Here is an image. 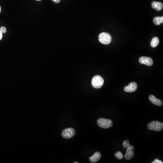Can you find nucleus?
<instances>
[{"mask_svg": "<svg viewBox=\"0 0 163 163\" xmlns=\"http://www.w3.org/2000/svg\"><path fill=\"white\" fill-rule=\"evenodd\" d=\"M150 101L154 105L158 106H161L163 105V102L161 100L158 99L153 95H150L149 97Z\"/></svg>", "mask_w": 163, "mask_h": 163, "instance_id": "nucleus-9", "label": "nucleus"}, {"mask_svg": "<svg viewBox=\"0 0 163 163\" xmlns=\"http://www.w3.org/2000/svg\"><path fill=\"white\" fill-rule=\"evenodd\" d=\"M101 158V154L99 152H96L92 156L90 157L89 160L92 163H96Z\"/></svg>", "mask_w": 163, "mask_h": 163, "instance_id": "nucleus-10", "label": "nucleus"}, {"mask_svg": "<svg viewBox=\"0 0 163 163\" xmlns=\"http://www.w3.org/2000/svg\"><path fill=\"white\" fill-rule=\"evenodd\" d=\"M139 61L140 64H145L148 66H151L153 64L152 59L148 57L142 56L139 58Z\"/></svg>", "mask_w": 163, "mask_h": 163, "instance_id": "nucleus-7", "label": "nucleus"}, {"mask_svg": "<svg viewBox=\"0 0 163 163\" xmlns=\"http://www.w3.org/2000/svg\"><path fill=\"white\" fill-rule=\"evenodd\" d=\"M98 40L103 44H108L111 42V36L107 33H102L99 35Z\"/></svg>", "mask_w": 163, "mask_h": 163, "instance_id": "nucleus-4", "label": "nucleus"}, {"mask_svg": "<svg viewBox=\"0 0 163 163\" xmlns=\"http://www.w3.org/2000/svg\"><path fill=\"white\" fill-rule=\"evenodd\" d=\"M163 22V16L161 17H159V16H157L156 17H154L153 19V23L157 25H160L161 23Z\"/></svg>", "mask_w": 163, "mask_h": 163, "instance_id": "nucleus-12", "label": "nucleus"}, {"mask_svg": "<svg viewBox=\"0 0 163 163\" xmlns=\"http://www.w3.org/2000/svg\"><path fill=\"white\" fill-rule=\"evenodd\" d=\"M148 128L150 130L160 131L163 130V123L158 121H153L148 124Z\"/></svg>", "mask_w": 163, "mask_h": 163, "instance_id": "nucleus-2", "label": "nucleus"}, {"mask_svg": "<svg viewBox=\"0 0 163 163\" xmlns=\"http://www.w3.org/2000/svg\"><path fill=\"white\" fill-rule=\"evenodd\" d=\"M75 134V131L74 129L72 128L65 129L62 132V135L64 138L68 139L71 138L73 137Z\"/></svg>", "mask_w": 163, "mask_h": 163, "instance_id": "nucleus-5", "label": "nucleus"}, {"mask_svg": "<svg viewBox=\"0 0 163 163\" xmlns=\"http://www.w3.org/2000/svg\"><path fill=\"white\" fill-rule=\"evenodd\" d=\"M134 156V148L133 146L130 145L126 148V153L125 158L127 160H130L133 158Z\"/></svg>", "mask_w": 163, "mask_h": 163, "instance_id": "nucleus-6", "label": "nucleus"}, {"mask_svg": "<svg viewBox=\"0 0 163 163\" xmlns=\"http://www.w3.org/2000/svg\"><path fill=\"white\" fill-rule=\"evenodd\" d=\"M152 163H163V162L159 159H156L154 160V161L152 162Z\"/></svg>", "mask_w": 163, "mask_h": 163, "instance_id": "nucleus-17", "label": "nucleus"}, {"mask_svg": "<svg viewBox=\"0 0 163 163\" xmlns=\"http://www.w3.org/2000/svg\"><path fill=\"white\" fill-rule=\"evenodd\" d=\"M1 6H0V13H1Z\"/></svg>", "mask_w": 163, "mask_h": 163, "instance_id": "nucleus-20", "label": "nucleus"}, {"mask_svg": "<svg viewBox=\"0 0 163 163\" xmlns=\"http://www.w3.org/2000/svg\"><path fill=\"white\" fill-rule=\"evenodd\" d=\"M115 156L116 158L119 160H121L123 158V154L120 151H117L116 153L115 154Z\"/></svg>", "mask_w": 163, "mask_h": 163, "instance_id": "nucleus-14", "label": "nucleus"}, {"mask_svg": "<svg viewBox=\"0 0 163 163\" xmlns=\"http://www.w3.org/2000/svg\"><path fill=\"white\" fill-rule=\"evenodd\" d=\"M2 38V33L0 30V40H1Z\"/></svg>", "mask_w": 163, "mask_h": 163, "instance_id": "nucleus-19", "label": "nucleus"}, {"mask_svg": "<svg viewBox=\"0 0 163 163\" xmlns=\"http://www.w3.org/2000/svg\"><path fill=\"white\" fill-rule=\"evenodd\" d=\"M137 89V84L135 82H132L124 88V91L126 93H133Z\"/></svg>", "mask_w": 163, "mask_h": 163, "instance_id": "nucleus-8", "label": "nucleus"}, {"mask_svg": "<svg viewBox=\"0 0 163 163\" xmlns=\"http://www.w3.org/2000/svg\"><path fill=\"white\" fill-rule=\"evenodd\" d=\"M122 145H123L124 148H126L130 145V142H129L128 140H124V141L123 142Z\"/></svg>", "mask_w": 163, "mask_h": 163, "instance_id": "nucleus-15", "label": "nucleus"}, {"mask_svg": "<svg viewBox=\"0 0 163 163\" xmlns=\"http://www.w3.org/2000/svg\"><path fill=\"white\" fill-rule=\"evenodd\" d=\"M74 163H78V162H74Z\"/></svg>", "mask_w": 163, "mask_h": 163, "instance_id": "nucleus-22", "label": "nucleus"}, {"mask_svg": "<svg viewBox=\"0 0 163 163\" xmlns=\"http://www.w3.org/2000/svg\"><path fill=\"white\" fill-rule=\"evenodd\" d=\"M151 6L153 9H155L157 11H161L163 9V5L161 2L153 1L151 3Z\"/></svg>", "mask_w": 163, "mask_h": 163, "instance_id": "nucleus-11", "label": "nucleus"}, {"mask_svg": "<svg viewBox=\"0 0 163 163\" xmlns=\"http://www.w3.org/2000/svg\"><path fill=\"white\" fill-rule=\"evenodd\" d=\"M97 125L100 127L104 129L109 128L111 127L113 123L111 120L109 119L100 118L97 120Z\"/></svg>", "mask_w": 163, "mask_h": 163, "instance_id": "nucleus-3", "label": "nucleus"}, {"mask_svg": "<svg viewBox=\"0 0 163 163\" xmlns=\"http://www.w3.org/2000/svg\"><path fill=\"white\" fill-rule=\"evenodd\" d=\"M36 1H40L41 0H36Z\"/></svg>", "mask_w": 163, "mask_h": 163, "instance_id": "nucleus-21", "label": "nucleus"}, {"mask_svg": "<svg viewBox=\"0 0 163 163\" xmlns=\"http://www.w3.org/2000/svg\"><path fill=\"white\" fill-rule=\"evenodd\" d=\"M159 42H160V41H159V39L158 37H154L152 40H151V43H150V46L153 48L156 47L158 46Z\"/></svg>", "mask_w": 163, "mask_h": 163, "instance_id": "nucleus-13", "label": "nucleus"}, {"mask_svg": "<svg viewBox=\"0 0 163 163\" xmlns=\"http://www.w3.org/2000/svg\"><path fill=\"white\" fill-rule=\"evenodd\" d=\"M52 1L55 3H58L60 1V0H52Z\"/></svg>", "mask_w": 163, "mask_h": 163, "instance_id": "nucleus-18", "label": "nucleus"}, {"mask_svg": "<svg viewBox=\"0 0 163 163\" xmlns=\"http://www.w3.org/2000/svg\"><path fill=\"white\" fill-rule=\"evenodd\" d=\"M103 78L99 75L94 76L92 80V85L95 89L102 88L104 84Z\"/></svg>", "mask_w": 163, "mask_h": 163, "instance_id": "nucleus-1", "label": "nucleus"}, {"mask_svg": "<svg viewBox=\"0 0 163 163\" xmlns=\"http://www.w3.org/2000/svg\"><path fill=\"white\" fill-rule=\"evenodd\" d=\"M0 30L1 31V32L3 33H5L6 32H7V29H6V28H5V27H1V29H0Z\"/></svg>", "mask_w": 163, "mask_h": 163, "instance_id": "nucleus-16", "label": "nucleus"}]
</instances>
